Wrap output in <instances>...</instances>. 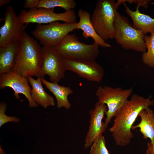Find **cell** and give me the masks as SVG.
<instances>
[{
    "label": "cell",
    "instance_id": "6da1fadb",
    "mask_svg": "<svg viewBox=\"0 0 154 154\" xmlns=\"http://www.w3.org/2000/svg\"><path fill=\"white\" fill-rule=\"evenodd\" d=\"M150 96L147 98L134 94L117 112L113 124L109 129L116 144L126 146L131 142L134 135L131 128L139 113L154 105Z\"/></svg>",
    "mask_w": 154,
    "mask_h": 154
},
{
    "label": "cell",
    "instance_id": "7a4b0ae2",
    "mask_svg": "<svg viewBox=\"0 0 154 154\" xmlns=\"http://www.w3.org/2000/svg\"><path fill=\"white\" fill-rule=\"evenodd\" d=\"M42 48L33 38L25 31L20 40L16 62L13 71L27 78H41Z\"/></svg>",
    "mask_w": 154,
    "mask_h": 154
},
{
    "label": "cell",
    "instance_id": "3957f363",
    "mask_svg": "<svg viewBox=\"0 0 154 154\" xmlns=\"http://www.w3.org/2000/svg\"><path fill=\"white\" fill-rule=\"evenodd\" d=\"M119 6L114 0H99L91 17L97 34L104 40L114 38V23Z\"/></svg>",
    "mask_w": 154,
    "mask_h": 154
},
{
    "label": "cell",
    "instance_id": "277c9868",
    "mask_svg": "<svg viewBox=\"0 0 154 154\" xmlns=\"http://www.w3.org/2000/svg\"><path fill=\"white\" fill-rule=\"evenodd\" d=\"M116 42L125 50L143 53L147 50L144 40L145 35L132 26L127 18L117 12L114 23Z\"/></svg>",
    "mask_w": 154,
    "mask_h": 154
},
{
    "label": "cell",
    "instance_id": "5b68a950",
    "mask_svg": "<svg viewBox=\"0 0 154 154\" xmlns=\"http://www.w3.org/2000/svg\"><path fill=\"white\" fill-rule=\"evenodd\" d=\"M99 45L94 42L90 44L82 42L74 34H68L55 47L64 59L94 60L98 57Z\"/></svg>",
    "mask_w": 154,
    "mask_h": 154
},
{
    "label": "cell",
    "instance_id": "8992f818",
    "mask_svg": "<svg viewBox=\"0 0 154 154\" xmlns=\"http://www.w3.org/2000/svg\"><path fill=\"white\" fill-rule=\"evenodd\" d=\"M132 91V88L124 89L108 86L98 87L95 93L98 102L106 105L108 108L104 122L107 127L112 119L128 100Z\"/></svg>",
    "mask_w": 154,
    "mask_h": 154
},
{
    "label": "cell",
    "instance_id": "52a82bcc",
    "mask_svg": "<svg viewBox=\"0 0 154 154\" xmlns=\"http://www.w3.org/2000/svg\"><path fill=\"white\" fill-rule=\"evenodd\" d=\"M18 16L21 22L26 25L30 23L49 24L59 21L68 23H77L76 14L73 9L59 13L55 12L54 9L39 8L28 11L23 10Z\"/></svg>",
    "mask_w": 154,
    "mask_h": 154
},
{
    "label": "cell",
    "instance_id": "ba28073f",
    "mask_svg": "<svg viewBox=\"0 0 154 154\" xmlns=\"http://www.w3.org/2000/svg\"><path fill=\"white\" fill-rule=\"evenodd\" d=\"M77 25V22L62 23L58 21L38 24L32 34L43 46L56 47L69 33L76 29Z\"/></svg>",
    "mask_w": 154,
    "mask_h": 154
},
{
    "label": "cell",
    "instance_id": "9c48e42d",
    "mask_svg": "<svg viewBox=\"0 0 154 154\" xmlns=\"http://www.w3.org/2000/svg\"><path fill=\"white\" fill-rule=\"evenodd\" d=\"M41 78L48 75L51 82L58 83L65 77L64 59L55 47L43 46L42 48Z\"/></svg>",
    "mask_w": 154,
    "mask_h": 154
},
{
    "label": "cell",
    "instance_id": "30bf717a",
    "mask_svg": "<svg viewBox=\"0 0 154 154\" xmlns=\"http://www.w3.org/2000/svg\"><path fill=\"white\" fill-rule=\"evenodd\" d=\"M4 17V23L0 28V46L20 40L25 31V26L11 5L7 7Z\"/></svg>",
    "mask_w": 154,
    "mask_h": 154
},
{
    "label": "cell",
    "instance_id": "8fae6325",
    "mask_svg": "<svg viewBox=\"0 0 154 154\" xmlns=\"http://www.w3.org/2000/svg\"><path fill=\"white\" fill-rule=\"evenodd\" d=\"M65 70H70L89 81L99 82L104 77V70L95 60L64 59Z\"/></svg>",
    "mask_w": 154,
    "mask_h": 154
},
{
    "label": "cell",
    "instance_id": "7c38bea8",
    "mask_svg": "<svg viewBox=\"0 0 154 154\" xmlns=\"http://www.w3.org/2000/svg\"><path fill=\"white\" fill-rule=\"evenodd\" d=\"M27 78L13 71L0 75V88L7 87L11 88L14 92V95L17 99L20 98L19 94H22L28 100L29 105L35 108L38 105L32 99L31 90Z\"/></svg>",
    "mask_w": 154,
    "mask_h": 154
},
{
    "label": "cell",
    "instance_id": "4fadbf2b",
    "mask_svg": "<svg viewBox=\"0 0 154 154\" xmlns=\"http://www.w3.org/2000/svg\"><path fill=\"white\" fill-rule=\"evenodd\" d=\"M107 110L106 105L98 102L95 104L94 109L90 111L89 129L84 141L85 148L90 147L96 138L105 132L107 127L102 120Z\"/></svg>",
    "mask_w": 154,
    "mask_h": 154
},
{
    "label": "cell",
    "instance_id": "5bb4252c",
    "mask_svg": "<svg viewBox=\"0 0 154 154\" xmlns=\"http://www.w3.org/2000/svg\"><path fill=\"white\" fill-rule=\"evenodd\" d=\"M138 116L141 119L140 122L132 126L133 130L139 128V131L145 139L149 138L150 142L147 143V148L145 154H151L154 151V113L150 108L142 110Z\"/></svg>",
    "mask_w": 154,
    "mask_h": 154
},
{
    "label": "cell",
    "instance_id": "9a60e30c",
    "mask_svg": "<svg viewBox=\"0 0 154 154\" xmlns=\"http://www.w3.org/2000/svg\"><path fill=\"white\" fill-rule=\"evenodd\" d=\"M20 40L0 46V75L13 71L18 56Z\"/></svg>",
    "mask_w": 154,
    "mask_h": 154
},
{
    "label": "cell",
    "instance_id": "2e32d148",
    "mask_svg": "<svg viewBox=\"0 0 154 154\" xmlns=\"http://www.w3.org/2000/svg\"><path fill=\"white\" fill-rule=\"evenodd\" d=\"M78 15L79 21L77 22L76 29L82 31V36L84 38H91L94 42L101 47L108 48L111 46L110 45L106 42L96 32L91 22V15L89 12L80 9L78 10Z\"/></svg>",
    "mask_w": 154,
    "mask_h": 154
},
{
    "label": "cell",
    "instance_id": "e0dca14e",
    "mask_svg": "<svg viewBox=\"0 0 154 154\" xmlns=\"http://www.w3.org/2000/svg\"><path fill=\"white\" fill-rule=\"evenodd\" d=\"M123 3L125 8V12L132 19L133 27L134 28L141 31L145 35L148 33H154V19L140 13L139 10L140 5L137 6L135 11H133L125 3Z\"/></svg>",
    "mask_w": 154,
    "mask_h": 154
},
{
    "label": "cell",
    "instance_id": "ac0fdd59",
    "mask_svg": "<svg viewBox=\"0 0 154 154\" xmlns=\"http://www.w3.org/2000/svg\"><path fill=\"white\" fill-rule=\"evenodd\" d=\"M27 78L32 87L31 94L34 102L44 108L54 106V100L52 96L44 90L42 85L41 78H37L35 79L32 76H29Z\"/></svg>",
    "mask_w": 154,
    "mask_h": 154
},
{
    "label": "cell",
    "instance_id": "d6986e66",
    "mask_svg": "<svg viewBox=\"0 0 154 154\" xmlns=\"http://www.w3.org/2000/svg\"><path fill=\"white\" fill-rule=\"evenodd\" d=\"M41 80L42 83L54 96L57 108H64L66 110L70 108L71 105L68 97L73 92L70 87L60 86L58 83L48 82L43 78H41Z\"/></svg>",
    "mask_w": 154,
    "mask_h": 154
},
{
    "label": "cell",
    "instance_id": "ffe728a7",
    "mask_svg": "<svg viewBox=\"0 0 154 154\" xmlns=\"http://www.w3.org/2000/svg\"><path fill=\"white\" fill-rule=\"evenodd\" d=\"M147 50L143 53L142 61L145 65L154 68V33L150 35H145L144 38Z\"/></svg>",
    "mask_w": 154,
    "mask_h": 154
},
{
    "label": "cell",
    "instance_id": "44dd1931",
    "mask_svg": "<svg viewBox=\"0 0 154 154\" xmlns=\"http://www.w3.org/2000/svg\"><path fill=\"white\" fill-rule=\"evenodd\" d=\"M76 5V3L74 0H40L37 8L51 9L60 7L67 11L73 10Z\"/></svg>",
    "mask_w": 154,
    "mask_h": 154
},
{
    "label": "cell",
    "instance_id": "7402d4cb",
    "mask_svg": "<svg viewBox=\"0 0 154 154\" xmlns=\"http://www.w3.org/2000/svg\"><path fill=\"white\" fill-rule=\"evenodd\" d=\"M90 154H110L106 146L105 138L102 134L98 136L91 146Z\"/></svg>",
    "mask_w": 154,
    "mask_h": 154
},
{
    "label": "cell",
    "instance_id": "603a6c76",
    "mask_svg": "<svg viewBox=\"0 0 154 154\" xmlns=\"http://www.w3.org/2000/svg\"><path fill=\"white\" fill-rule=\"evenodd\" d=\"M7 105L4 102H1L0 104V127L3 124L9 122L17 123L19 119L14 116H10L5 114Z\"/></svg>",
    "mask_w": 154,
    "mask_h": 154
},
{
    "label": "cell",
    "instance_id": "cb8c5ba5",
    "mask_svg": "<svg viewBox=\"0 0 154 154\" xmlns=\"http://www.w3.org/2000/svg\"><path fill=\"white\" fill-rule=\"evenodd\" d=\"M151 1L149 0H118L117 2V4L119 6L121 4L127 2L129 3H134L137 5H140L144 8L148 7V5Z\"/></svg>",
    "mask_w": 154,
    "mask_h": 154
},
{
    "label": "cell",
    "instance_id": "d4e9b609",
    "mask_svg": "<svg viewBox=\"0 0 154 154\" xmlns=\"http://www.w3.org/2000/svg\"><path fill=\"white\" fill-rule=\"evenodd\" d=\"M40 0H26L24 3V7L25 8L32 9L37 8Z\"/></svg>",
    "mask_w": 154,
    "mask_h": 154
},
{
    "label": "cell",
    "instance_id": "484cf974",
    "mask_svg": "<svg viewBox=\"0 0 154 154\" xmlns=\"http://www.w3.org/2000/svg\"><path fill=\"white\" fill-rule=\"evenodd\" d=\"M11 2L10 0H0V7L5 4H8Z\"/></svg>",
    "mask_w": 154,
    "mask_h": 154
},
{
    "label": "cell",
    "instance_id": "4316f807",
    "mask_svg": "<svg viewBox=\"0 0 154 154\" xmlns=\"http://www.w3.org/2000/svg\"><path fill=\"white\" fill-rule=\"evenodd\" d=\"M151 154H154V151Z\"/></svg>",
    "mask_w": 154,
    "mask_h": 154
},
{
    "label": "cell",
    "instance_id": "83f0119b",
    "mask_svg": "<svg viewBox=\"0 0 154 154\" xmlns=\"http://www.w3.org/2000/svg\"></svg>",
    "mask_w": 154,
    "mask_h": 154
}]
</instances>
